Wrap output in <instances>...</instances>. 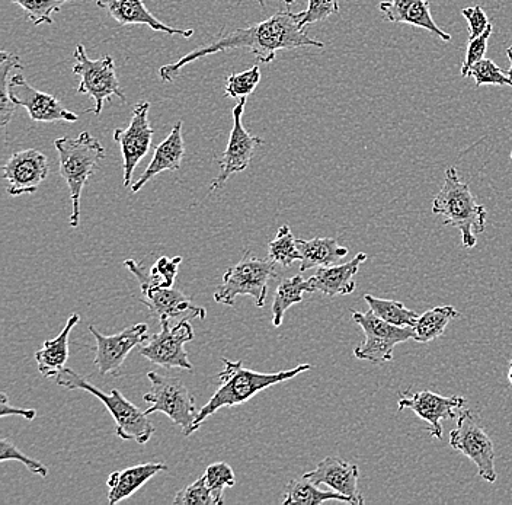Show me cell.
Returning a JSON list of instances; mask_svg holds the SVG:
<instances>
[{
    "instance_id": "cell-34",
    "label": "cell",
    "mask_w": 512,
    "mask_h": 505,
    "mask_svg": "<svg viewBox=\"0 0 512 505\" xmlns=\"http://www.w3.org/2000/svg\"><path fill=\"white\" fill-rule=\"evenodd\" d=\"M27 12V17L34 25L53 24V14L59 12L63 5L73 0H11Z\"/></svg>"
},
{
    "instance_id": "cell-19",
    "label": "cell",
    "mask_w": 512,
    "mask_h": 505,
    "mask_svg": "<svg viewBox=\"0 0 512 505\" xmlns=\"http://www.w3.org/2000/svg\"><path fill=\"white\" fill-rule=\"evenodd\" d=\"M143 305L152 310L160 321H172V319H206V309L195 306L181 290L175 287H155L144 290Z\"/></svg>"
},
{
    "instance_id": "cell-48",
    "label": "cell",
    "mask_w": 512,
    "mask_h": 505,
    "mask_svg": "<svg viewBox=\"0 0 512 505\" xmlns=\"http://www.w3.org/2000/svg\"><path fill=\"white\" fill-rule=\"evenodd\" d=\"M511 161H512V152H511Z\"/></svg>"
},
{
    "instance_id": "cell-37",
    "label": "cell",
    "mask_w": 512,
    "mask_h": 505,
    "mask_svg": "<svg viewBox=\"0 0 512 505\" xmlns=\"http://www.w3.org/2000/svg\"><path fill=\"white\" fill-rule=\"evenodd\" d=\"M259 81H261L259 66H254L246 72L233 73L227 78L224 94L229 98L249 97L255 91Z\"/></svg>"
},
{
    "instance_id": "cell-8",
    "label": "cell",
    "mask_w": 512,
    "mask_h": 505,
    "mask_svg": "<svg viewBox=\"0 0 512 505\" xmlns=\"http://www.w3.org/2000/svg\"><path fill=\"white\" fill-rule=\"evenodd\" d=\"M352 321L363 328L366 340L354 350L358 360L368 361L374 366H382L393 360V351L398 344L414 340L412 326H396L383 321L373 312L361 313L352 310Z\"/></svg>"
},
{
    "instance_id": "cell-47",
    "label": "cell",
    "mask_w": 512,
    "mask_h": 505,
    "mask_svg": "<svg viewBox=\"0 0 512 505\" xmlns=\"http://www.w3.org/2000/svg\"><path fill=\"white\" fill-rule=\"evenodd\" d=\"M256 2H258L259 5H261V6H265L264 0H256Z\"/></svg>"
},
{
    "instance_id": "cell-38",
    "label": "cell",
    "mask_w": 512,
    "mask_h": 505,
    "mask_svg": "<svg viewBox=\"0 0 512 505\" xmlns=\"http://www.w3.org/2000/svg\"><path fill=\"white\" fill-rule=\"evenodd\" d=\"M175 505H216L213 494L210 488L207 487L206 476H201L198 481L190 487H185L175 495Z\"/></svg>"
},
{
    "instance_id": "cell-20",
    "label": "cell",
    "mask_w": 512,
    "mask_h": 505,
    "mask_svg": "<svg viewBox=\"0 0 512 505\" xmlns=\"http://www.w3.org/2000/svg\"><path fill=\"white\" fill-rule=\"evenodd\" d=\"M98 8L105 9L115 22L126 27V25H146L153 31H160L168 35H181L190 38L194 30H179V28L168 27L160 22L149 9L144 5L143 0H96Z\"/></svg>"
},
{
    "instance_id": "cell-5",
    "label": "cell",
    "mask_w": 512,
    "mask_h": 505,
    "mask_svg": "<svg viewBox=\"0 0 512 505\" xmlns=\"http://www.w3.org/2000/svg\"><path fill=\"white\" fill-rule=\"evenodd\" d=\"M56 383L69 391H85L96 396L108 408L115 423V433L120 439L134 440L139 444H146L155 434V427L150 423L146 411L131 404L121 395L118 389L105 393L89 383L85 377L78 375L75 370L64 367L56 376Z\"/></svg>"
},
{
    "instance_id": "cell-26",
    "label": "cell",
    "mask_w": 512,
    "mask_h": 505,
    "mask_svg": "<svg viewBox=\"0 0 512 505\" xmlns=\"http://www.w3.org/2000/svg\"><path fill=\"white\" fill-rule=\"evenodd\" d=\"M302 260H300V273L315 267H329L338 264L342 258L347 257L350 249L338 244L334 238H315L310 241L297 239Z\"/></svg>"
},
{
    "instance_id": "cell-43",
    "label": "cell",
    "mask_w": 512,
    "mask_h": 505,
    "mask_svg": "<svg viewBox=\"0 0 512 505\" xmlns=\"http://www.w3.org/2000/svg\"><path fill=\"white\" fill-rule=\"evenodd\" d=\"M0 417H6V415H21V417L27 418L28 421L34 420L37 417V411L35 409H24V408H16L9 405L8 396H6L5 392L0 393Z\"/></svg>"
},
{
    "instance_id": "cell-21",
    "label": "cell",
    "mask_w": 512,
    "mask_h": 505,
    "mask_svg": "<svg viewBox=\"0 0 512 505\" xmlns=\"http://www.w3.org/2000/svg\"><path fill=\"white\" fill-rule=\"evenodd\" d=\"M367 260V254L360 252L347 264L329 265V267H319L316 273L309 278L312 292H320L325 296H347L355 292L357 284L354 277L360 271V265Z\"/></svg>"
},
{
    "instance_id": "cell-13",
    "label": "cell",
    "mask_w": 512,
    "mask_h": 505,
    "mask_svg": "<svg viewBox=\"0 0 512 505\" xmlns=\"http://www.w3.org/2000/svg\"><path fill=\"white\" fill-rule=\"evenodd\" d=\"M149 102L134 105L130 124L126 130L115 129L114 140L120 143L124 161V187L131 184L134 169L152 146L153 129L149 123Z\"/></svg>"
},
{
    "instance_id": "cell-6",
    "label": "cell",
    "mask_w": 512,
    "mask_h": 505,
    "mask_svg": "<svg viewBox=\"0 0 512 505\" xmlns=\"http://www.w3.org/2000/svg\"><path fill=\"white\" fill-rule=\"evenodd\" d=\"M274 260H262L252 257L251 251H246L242 260L233 267L227 268L214 300L220 305L235 306L238 296H251L256 308H264L267 299L268 283L275 277Z\"/></svg>"
},
{
    "instance_id": "cell-15",
    "label": "cell",
    "mask_w": 512,
    "mask_h": 505,
    "mask_svg": "<svg viewBox=\"0 0 512 505\" xmlns=\"http://www.w3.org/2000/svg\"><path fill=\"white\" fill-rule=\"evenodd\" d=\"M8 92L9 97L18 107L27 108L32 121L76 123L79 120L78 115L67 110L59 99L32 88L21 73L9 78Z\"/></svg>"
},
{
    "instance_id": "cell-9",
    "label": "cell",
    "mask_w": 512,
    "mask_h": 505,
    "mask_svg": "<svg viewBox=\"0 0 512 505\" xmlns=\"http://www.w3.org/2000/svg\"><path fill=\"white\" fill-rule=\"evenodd\" d=\"M73 56L76 60L73 73L80 78L78 92L89 95L95 101V107L89 110V113L101 114L104 102L110 101L111 97H118L121 101H126V95L121 91L120 82L115 73L114 59L111 56L91 60L86 56L83 44L76 47Z\"/></svg>"
},
{
    "instance_id": "cell-42",
    "label": "cell",
    "mask_w": 512,
    "mask_h": 505,
    "mask_svg": "<svg viewBox=\"0 0 512 505\" xmlns=\"http://www.w3.org/2000/svg\"><path fill=\"white\" fill-rule=\"evenodd\" d=\"M462 15L469 24V40H475L476 37L485 33L491 25L488 15L480 5L462 9Z\"/></svg>"
},
{
    "instance_id": "cell-44",
    "label": "cell",
    "mask_w": 512,
    "mask_h": 505,
    "mask_svg": "<svg viewBox=\"0 0 512 505\" xmlns=\"http://www.w3.org/2000/svg\"><path fill=\"white\" fill-rule=\"evenodd\" d=\"M507 57L508 60H510V70H507L508 76H510L511 82H512V46L508 47L507 49ZM512 88V86H511Z\"/></svg>"
},
{
    "instance_id": "cell-32",
    "label": "cell",
    "mask_w": 512,
    "mask_h": 505,
    "mask_svg": "<svg viewBox=\"0 0 512 505\" xmlns=\"http://www.w3.org/2000/svg\"><path fill=\"white\" fill-rule=\"evenodd\" d=\"M22 67L24 65H22L21 59L15 54L8 53V51L0 53V124L2 127L8 126L16 107H18L9 97V73L14 69H22Z\"/></svg>"
},
{
    "instance_id": "cell-40",
    "label": "cell",
    "mask_w": 512,
    "mask_h": 505,
    "mask_svg": "<svg viewBox=\"0 0 512 505\" xmlns=\"http://www.w3.org/2000/svg\"><path fill=\"white\" fill-rule=\"evenodd\" d=\"M6 460H18V462L24 463L27 466L28 471L35 473V475L43 476V478H46L48 475L46 465L32 459L30 456L24 455L14 443L3 437L0 440V462H6Z\"/></svg>"
},
{
    "instance_id": "cell-4",
    "label": "cell",
    "mask_w": 512,
    "mask_h": 505,
    "mask_svg": "<svg viewBox=\"0 0 512 505\" xmlns=\"http://www.w3.org/2000/svg\"><path fill=\"white\" fill-rule=\"evenodd\" d=\"M59 153V171L67 182L72 200L70 226L78 228L80 217V197L86 182L94 175L99 162L105 159L104 146L88 131H83L76 139L62 137L54 142Z\"/></svg>"
},
{
    "instance_id": "cell-31",
    "label": "cell",
    "mask_w": 512,
    "mask_h": 505,
    "mask_svg": "<svg viewBox=\"0 0 512 505\" xmlns=\"http://www.w3.org/2000/svg\"><path fill=\"white\" fill-rule=\"evenodd\" d=\"M364 300H366L374 315L379 316L389 324L405 328V326H414L418 321V313L406 308L403 303L396 302V300L379 299V297L371 296V294H366Z\"/></svg>"
},
{
    "instance_id": "cell-30",
    "label": "cell",
    "mask_w": 512,
    "mask_h": 505,
    "mask_svg": "<svg viewBox=\"0 0 512 505\" xmlns=\"http://www.w3.org/2000/svg\"><path fill=\"white\" fill-rule=\"evenodd\" d=\"M456 318H460V312H457L453 306H438L428 310L424 315L419 316L416 324L412 326L414 340L421 344L437 340L444 334L447 325Z\"/></svg>"
},
{
    "instance_id": "cell-1",
    "label": "cell",
    "mask_w": 512,
    "mask_h": 505,
    "mask_svg": "<svg viewBox=\"0 0 512 505\" xmlns=\"http://www.w3.org/2000/svg\"><path fill=\"white\" fill-rule=\"evenodd\" d=\"M302 47L323 49L325 44L309 37L300 25L299 15L286 9V11H278L277 14L259 22L254 27L240 28L232 33L220 35L217 40L211 41L207 46L185 54L178 62L160 67L159 76L162 82L171 83L181 72L182 67L222 51L248 49L259 63H272L278 51L302 49Z\"/></svg>"
},
{
    "instance_id": "cell-46",
    "label": "cell",
    "mask_w": 512,
    "mask_h": 505,
    "mask_svg": "<svg viewBox=\"0 0 512 505\" xmlns=\"http://www.w3.org/2000/svg\"><path fill=\"white\" fill-rule=\"evenodd\" d=\"M508 380H510L512 386V361L510 363V372H508Z\"/></svg>"
},
{
    "instance_id": "cell-11",
    "label": "cell",
    "mask_w": 512,
    "mask_h": 505,
    "mask_svg": "<svg viewBox=\"0 0 512 505\" xmlns=\"http://www.w3.org/2000/svg\"><path fill=\"white\" fill-rule=\"evenodd\" d=\"M159 334L152 335L149 343L140 345L139 353L150 363L168 369L192 370L191 361L188 360L184 345L194 340V328L188 319H181L178 324L171 321H160Z\"/></svg>"
},
{
    "instance_id": "cell-22",
    "label": "cell",
    "mask_w": 512,
    "mask_h": 505,
    "mask_svg": "<svg viewBox=\"0 0 512 505\" xmlns=\"http://www.w3.org/2000/svg\"><path fill=\"white\" fill-rule=\"evenodd\" d=\"M384 19L395 24H411L430 31L443 41H451V35L444 33L434 22L428 0H390L379 5Z\"/></svg>"
},
{
    "instance_id": "cell-23",
    "label": "cell",
    "mask_w": 512,
    "mask_h": 505,
    "mask_svg": "<svg viewBox=\"0 0 512 505\" xmlns=\"http://www.w3.org/2000/svg\"><path fill=\"white\" fill-rule=\"evenodd\" d=\"M184 156L185 143L184 137H182V121H178L166 140L156 146L152 162L149 163L142 177L131 187V193H139L147 182L153 180L156 175L162 174V172H175L181 169Z\"/></svg>"
},
{
    "instance_id": "cell-27",
    "label": "cell",
    "mask_w": 512,
    "mask_h": 505,
    "mask_svg": "<svg viewBox=\"0 0 512 505\" xmlns=\"http://www.w3.org/2000/svg\"><path fill=\"white\" fill-rule=\"evenodd\" d=\"M182 258L162 257L156 261V264L150 268L149 273L144 270V265L134 260L124 261V267L130 270V273L137 278L140 284V290L144 292L147 289L155 287H174L178 267Z\"/></svg>"
},
{
    "instance_id": "cell-35",
    "label": "cell",
    "mask_w": 512,
    "mask_h": 505,
    "mask_svg": "<svg viewBox=\"0 0 512 505\" xmlns=\"http://www.w3.org/2000/svg\"><path fill=\"white\" fill-rule=\"evenodd\" d=\"M204 476H206L207 487L210 488L211 494L216 500V505H223L224 489L235 487V472L227 463L217 462L208 466Z\"/></svg>"
},
{
    "instance_id": "cell-41",
    "label": "cell",
    "mask_w": 512,
    "mask_h": 505,
    "mask_svg": "<svg viewBox=\"0 0 512 505\" xmlns=\"http://www.w3.org/2000/svg\"><path fill=\"white\" fill-rule=\"evenodd\" d=\"M492 31H494V25H489L488 30L485 31L479 37H476L475 40H469V44H467L466 49V57H464V62L462 66L463 78H467L469 76L470 69L476 65V63L480 62V60L485 59L486 50H488L489 38H491Z\"/></svg>"
},
{
    "instance_id": "cell-36",
    "label": "cell",
    "mask_w": 512,
    "mask_h": 505,
    "mask_svg": "<svg viewBox=\"0 0 512 505\" xmlns=\"http://www.w3.org/2000/svg\"><path fill=\"white\" fill-rule=\"evenodd\" d=\"M469 76L475 78L476 86H512L508 72L502 70L492 59H482L470 69Z\"/></svg>"
},
{
    "instance_id": "cell-14",
    "label": "cell",
    "mask_w": 512,
    "mask_h": 505,
    "mask_svg": "<svg viewBox=\"0 0 512 505\" xmlns=\"http://www.w3.org/2000/svg\"><path fill=\"white\" fill-rule=\"evenodd\" d=\"M89 331L96 340L94 364L102 376L117 372L123 366L128 354L134 348L140 347L144 341H149L150 338V335L147 334L149 326L146 324L130 326L117 335L101 334L94 325L89 326Z\"/></svg>"
},
{
    "instance_id": "cell-12",
    "label": "cell",
    "mask_w": 512,
    "mask_h": 505,
    "mask_svg": "<svg viewBox=\"0 0 512 505\" xmlns=\"http://www.w3.org/2000/svg\"><path fill=\"white\" fill-rule=\"evenodd\" d=\"M246 98H240L239 104L233 108V129L230 131L229 143L220 158V174L210 185V193L222 188L230 175L246 171L251 165L255 147L264 145V140L252 136L243 126Z\"/></svg>"
},
{
    "instance_id": "cell-24",
    "label": "cell",
    "mask_w": 512,
    "mask_h": 505,
    "mask_svg": "<svg viewBox=\"0 0 512 505\" xmlns=\"http://www.w3.org/2000/svg\"><path fill=\"white\" fill-rule=\"evenodd\" d=\"M162 471H168V466L163 463L149 462L131 466L123 471L112 472L107 481V485L110 487L108 503L110 505L121 503Z\"/></svg>"
},
{
    "instance_id": "cell-28",
    "label": "cell",
    "mask_w": 512,
    "mask_h": 505,
    "mask_svg": "<svg viewBox=\"0 0 512 505\" xmlns=\"http://www.w3.org/2000/svg\"><path fill=\"white\" fill-rule=\"evenodd\" d=\"M318 487L319 485L313 484L304 476L300 479H293V481L288 482L283 504L320 505L326 503V501H341V503L354 505L351 498L345 497V495L336 491H322Z\"/></svg>"
},
{
    "instance_id": "cell-16",
    "label": "cell",
    "mask_w": 512,
    "mask_h": 505,
    "mask_svg": "<svg viewBox=\"0 0 512 505\" xmlns=\"http://www.w3.org/2000/svg\"><path fill=\"white\" fill-rule=\"evenodd\" d=\"M466 399L463 396H441L430 391L402 392L398 401V408L411 409L421 420L430 424V434L435 439H443V420L457 418L456 409L463 408Z\"/></svg>"
},
{
    "instance_id": "cell-39",
    "label": "cell",
    "mask_w": 512,
    "mask_h": 505,
    "mask_svg": "<svg viewBox=\"0 0 512 505\" xmlns=\"http://www.w3.org/2000/svg\"><path fill=\"white\" fill-rule=\"evenodd\" d=\"M338 0H309L306 11L299 12L300 25L306 28L307 25L315 22L325 21L331 15L338 14Z\"/></svg>"
},
{
    "instance_id": "cell-45",
    "label": "cell",
    "mask_w": 512,
    "mask_h": 505,
    "mask_svg": "<svg viewBox=\"0 0 512 505\" xmlns=\"http://www.w3.org/2000/svg\"><path fill=\"white\" fill-rule=\"evenodd\" d=\"M283 2L286 3L287 8H290L291 5L296 3V0H283Z\"/></svg>"
},
{
    "instance_id": "cell-29",
    "label": "cell",
    "mask_w": 512,
    "mask_h": 505,
    "mask_svg": "<svg viewBox=\"0 0 512 505\" xmlns=\"http://www.w3.org/2000/svg\"><path fill=\"white\" fill-rule=\"evenodd\" d=\"M304 293H313L309 281L304 280L302 276L284 278L280 281L274 294L272 302V325L280 328L283 325L284 315L288 309L297 303L303 302Z\"/></svg>"
},
{
    "instance_id": "cell-25",
    "label": "cell",
    "mask_w": 512,
    "mask_h": 505,
    "mask_svg": "<svg viewBox=\"0 0 512 505\" xmlns=\"http://www.w3.org/2000/svg\"><path fill=\"white\" fill-rule=\"evenodd\" d=\"M80 316L73 313L67 319L66 326L63 331L57 335L54 340L46 341L44 347L35 353V361H37L38 372L47 379L56 377L66 366L69 360V337L72 329L79 324Z\"/></svg>"
},
{
    "instance_id": "cell-10",
    "label": "cell",
    "mask_w": 512,
    "mask_h": 505,
    "mask_svg": "<svg viewBox=\"0 0 512 505\" xmlns=\"http://www.w3.org/2000/svg\"><path fill=\"white\" fill-rule=\"evenodd\" d=\"M450 446L475 463L480 478L494 484L498 478L494 443L472 411H463L457 417L456 428L450 433Z\"/></svg>"
},
{
    "instance_id": "cell-7",
    "label": "cell",
    "mask_w": 512,
    "mask_h": 505,
    "mask_svg": "<svg viewBox=\"0 0 512 505\" xmlns=\"http://www.w3.org/2000/svg\"><path fill=\"white\" fill-rule=\"evenodd\" d=\"M152 391L143 396L144 402L149 404L147 415L162 412L171 418L172 423L182 427L184 436H190V430L197 420L198 411L195 407L194 396L187 386L175 377L159 375L156 372L147 373Z\"/></svg>"
},
{
    "instance_id": "cell-3",
    "label": "cell",
    "mask_w": 512,
    "mask_h": 505,
    "mask_svg": "<svg viewBox=\"0 0 512 505\" xmlns=\"http://www.w3.org/2000/svg\"><path fill=\"white\" fill-rule=\"evenodd\" d=\"M432 213L444 217V225L462 232L463 246L475 248L478 233L485 232L486 209L476 200L466 182L460 181L454 166L446 171L443 188L432 201Z\"/></svg>"
},
{
    "instance_id": "cell-18",
    "label": "cell",
    "mask_w": 512,
    "mask_h": 505,
    "mask_svg": "<svg viewBox=\"0 0 512 505\" xmlns=\"http://www.w3.org/2000/svg\"><path fill=\"white\" fill-rule=\"evenodd\" d=\"M304 478L312 481L316 485H326L332 491L339 492L345 497L351 498L354 505H363L364 497L358 489V478H360V469L357 465L339 459V457H325L322 462L316 466L315 471L304 473Z\"/></svg>"
},
{
    "instance_id": "cell-2",
    "label": "cell",
    "mask_w": 512,
    "mask_h": 505,
    "mask_svg": "<svg viewBox=\"0 0 512 505\" xmlns=\"http://www.w3.org/2000/svg\"><path fill=\"white\" fill-rule=\"evenodd\" d=\"M223 372L219 373V389L211 396L210 401L198 411L197 420L192 425L190 436L201 427V424L211 415L216 414L220 408H232L236 405L251 401L254 396L278 383L294 379L300 373L309 372L310 364H299L294 369L284 370L278 373H259L243 366L242 361H230L222 359Z\"/></svg>"
},
{
    "instance_id": "cell-33",
    "label": "cell",
    "mask_w": 512,
    "mask_h": 505,
    "mask_svg": "<svg viewBox=\"0 0 512 505\" xmlns=\"http://www.w3.org/2000/svg\"><path fill=\"white\" fill-rule=\"evenodd\" d=\"M268 248H270L271 260L283 265V267H290L293 262L302 260L297 239L294 238L293 232L287 225L278 229L277 236H275L274 241L270 242Z\"/></svg>"
},
{
    "instance_id": "cell-17",
    "label": "cell",
    "mask_w": 512,
    "mask_h": 505,
    "mask_svg": "<svg viewBox=\"0 0 512 505\" xmlns=\"http://www.w3.org/2000/svg\"><path fill=\"white\" fill-rule=\"evenodd\" d=\"M47 156L40 150L27 149L16 152L3 166V178L8 182V193L18 197L34 194L44 180H47Z\"/></svg>"
}]
</instances>
